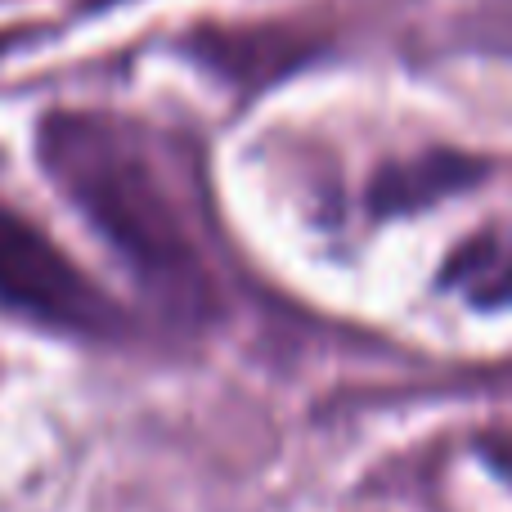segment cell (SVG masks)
<instances>
[{
    "label": "cell",
    "mask_w": 512,
    "mask_h": 512,
    "mask_svg": "<svg viewBox=\"0 0 512 512\" xmlns=\"http://www.w3.org/2000/svg\"><path fill=\"white\" fill-rule=\"evenodd\" d=\"M0 301L68 333H113L117 324L108 292H99L59 243L9 207H0Z\"/></svg>",
    "instance_id": "7a4b0ae2"
},
{
    "label": "cell",
    "mask_w": 512,
    "mask_h": 512,
    "mask_svg": "<svg viewBox=\"0 0 512 512\" xmlns=\"http://www.w3.org/2000/svg\"><path fill=\"white\" fill-rule=\"evenodd\" d=\"M36 153L54 189L144 288L176 310L212 306V274L194 221L149 135L108 113H50L36 135Z\"/></svg>",
    "instance_id": "6da1fadb"
}]
</instances>
